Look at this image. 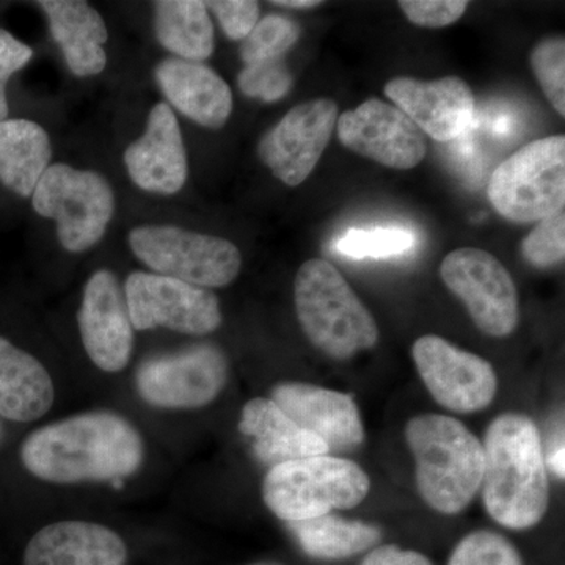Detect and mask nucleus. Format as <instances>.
Wrapping results in <instances>:
<instances>
[{"instance_id":"nucleus-1","label":"nucleus","mask_w":565,"mask_h":565,"mask_svg":"<svg viewBox=\"0 0 565 565\" xmlns=\"http://www.w3.org/2000/svg\"><path fill=\"white\" fill-rule=\"evenodd\" d=\"M25 470L51 484L121 481L145 460L141 434L125 416L87 412L33 430L21 446Z\"/></svg>"},{"instance_id":"nucleus-2","label":"nucleus","mask_w":565,"mask_h":565,"mask_svg":"<svg viewBox=\"0 0 565 565\" xmlns=\"http://www.w3.org/2000/svg\"><path fill=\"white\" fill-rule=\"evenodd\" d=\"M484 504L494 520L511 530H527L544 519L550 503L548 473L541 434L525 415L498 416L487 429Z\"/></svg>"},{"instance_id":"nucleus-3","label":"nucleus","mask_w":565,"mask_h":565,"mask_svg":"<svg viewBox=\"0 0 565 565\" xmlns=\"http://www.w3.org/2000/svg\"><path fill=\"white\" fill-rule=\"evenodd\" d=\"M405 440L415 457L423 500L440 514L462 512L484 475V449L478 437L449 416L419 415L407 423Z\"/></svg>"},{"instance_id":"nucleus-4","label":"nucleus","mask_w":565,"mask_h":565,"mask_svg":"<svg viewBox=\"0 0 565 565\" xmlns=\"http://www.w3.org/2000/svg\"><path fill=\"white\" fill-rule=\"evenodd\" d=\"M294 303L305 337L332 359L349 360L377 344L373 315L326 259L302 264L294 280Z\"/></svg>"},{"instance_id":"nucleus-5","label":"nucleus","mask_w":565,"mask_h":565,"mask_svg":"<svg viewBox=\"0 0 565 565\" xmlns=\"http://www.w3.org/2000/svg\"><path fill=\"white\" fill-rule=\"evenodd\" d=\"M370 487V478L352 460L316 456L270 467L263 482V500L278 519L297 523L333 509L355 508Z\"/></svg>"},{"instance_id":"nucleus-6","label":"nucleus","mask_w":565,"mask_h":565,"mask_svg":"<svg viewBox=\"0 0 565 565\" xmlns=\"http://www.w3.org/2000/svg\"><path fill=\"white\" fill-rule=\"evenodd\" d=\"M505 221L537 223L564 211L565 137L531 141L497 167L487 188Z\"/></svg>"},{"instance_id":"nucleus-7","label":"nucleus","mask_w":565,"mask_h":565,"mask_svg":"<svg viewBox=\"0 0 565 565\" xmlns=\"http://www.w3.org/2000/svg\"><path fill=\"white\" fill-rule=\"evenodd\" d=\"M32 203L40 215L57 222L58 239L73 253L88 250L102 241L115 207L114 192L104 178L65 163L47 167Z\"/></svg>"},{"instance_id":"nucleus-8","label":"nucleus","mask_w":565,"mask_h":565,"mask_svg":"<svg viewBox=\"0 0 565 565\" xmlns=\"http://www.w3.org/2000/svg\"><path fill=\"white\" fill-rule=\"evenodd\" d=\"M129 244L154 274L203 289L228 286L243 266L241 252L230 241L174 226H140Z\"/></svg>"},{"instance_id":"nucleus-9","label":"nucleus","mask_w":565,"mask_h":565,"mask_svg":"<svg viewBox=\"0 0 565 565\" xmlns=\"http://www.w3.org/2000/svg\"><path fill=\"white\" fill-rule=\"evenodd\" d=\"M226 382V356L211 344L152 356L140 364L136 375L141 399L163 411L202 408L217 399Z\"/></svg>"},{"instance_id":"nucleus-10","label":"nucleus","mask_w":565,"mask_h":565,"mask_svg":"<svg viewBox=\"0 0 565 565\" xmlns=\"http://www.w3.org/2000/svg\"><path fill=\"white\" fill-rule=\"evenodd\" d=\"M440 275L482 333L504 338L514 332L520 321L519 291L509 270L492 253L457 248L446 255Z\"/></svg>"},{"instance_id":"nucleus-11","label":"nucleus","mask_w":565,"mask_h":565,"mask_svg":"<svg viewBox=\"0 0 565 565\" xmlns=\"http://www.w3.org/2000/svg\"><path fill=\"white\" fill-rule=\"evenodd\" d=\"M134 330L167 327L185 334H207L222 323L221 303L210 289L159 274L134 273L125 285Z\"/></svg>"},{"instance_id":"nucleus-12","label":"nucleus","mask_w":565,"mask_h":565,"mask_svg":"<svg viewBox=\"0 0 565 565\" xmlns=\"http://www.w3.org/2000/svg\"><path fill=\"white\" fill-rule=\"evenodd\" d=\"M419 377L441 407L475 414L493 403L498 379L492 364L437 334L418 338L412 348Z\"/></svg>"},{"instance_id":"nucleus-13","label":"nucleus","mask_w":565,"mask_h":565,"mask_svg":"<svg viewBox=\"0 0 565 565\" xmlns=\"http://www.w3.org/2000/svg\"><path fill=\"white\" fill-rule=\"evenodd\" d=\"M338 106L316 98L289 110L258 145L259 159L277 180L297 188L308 180L337 128Z\"/></svg>"},{"instance_id":"nucleus-14","label":"nucleus","mask_w":565,"mask_h":565,"mask_svg":"<svg viewBox=\"0 0 565 565\" xmlns=\"http://www.w3.org/2000/svg\"><path fill=\"white\" fill-rule=\"evenodd\" d=\"M343 147L393 170H411L426 156V137L403 110L371 98L337 120Z\"/></svg>"},{"instance_id":"nucleus-15","label":"nucleus","mask_w":565,"mask_h":565,"mask_svg":"<svg viewBox=\"0 0 565 565\" xmlns=\"http://www.w3.org/2000/svg\"><path fill=\"white\" fill-rule=\"evenodd\" d=\"M79 330L85 352L104 373H120L134 349V327L125 289L110 270L93 274L79 310Z\"/></svg>"},{"instance_id":"nucleus-16","label":"nucleus","mask_w":565,"mask_h":565,"mask_svg":"<svg viewBox=\"0 0 565 565\" xmlns=\"http://www.w3.org/2000/svg\"><path fill=\"white\" fill-rule=\"evenodd\" d=\"M384 92L423 134L441 143L459 139L473 121V92L460 77L435 81L396 77L385 85Z\"/></svg>"},{"instance_id":"nucleus-17","label":"nucleus","mask_w":565,"mask_h":565,"mask_svg":"<svg viewBox=\"0 0 565 565\" xmlns=\"http://www.w3.org/2000/svg\"><path fill=\"white\" fill-rule=\"evenodd\" d=\"M278 407L307 433L321 438L329 449H349L363 444L364 427L359 407L348 394L300 382L275 385Z\"/></svg>"},{"instance_id":"nucleus-18","label":"nucleus","mask_w":565,"mask_h":565,"mask_svg":"<svg viewBox=\"0 0 565 565\" xmlns=\"http://www.w3.org/2000/svg\"><path fill=\"white\" fill-rule=\"evenodd\" d=\"M129 177L147 192L173 195L188 180V156L172 107H152L147 131L125 152Z\"/></svg>"},{"instance_id":"nucleus-19","label":"nucleus","mask_w":565,"mask_h":565,"mask_svg":"<svg viewBox=\"0 0 565 565\" xmlns=\"http://www.w3.org/2000/svg\"><path fill=\"white\" fill-rule=\"evenodd\" d=\"M125 541L99 523L66 520L41 527L25 546L24 565H125Z\"/></svg>"},{"instance_id":"nucleus-20","label":"nucleus","mask_w":565,"mask_h":565,"mask_svg":"<svg viewBox=\"0 0 565 565\" xmlns=\"http://www.w3.org/2000/svg\"><path fill=\"white\" fill-rule=\"evenodd\" d=\"M156 79L172 106L204 128L221 129L228 121L232 90L210 66L167 58L156 68Z\"/></svg>"},{"instance_id":"nucleus-21","label":"nucleus","mask_w":565,"mask_h":565,"mask_svg":"<svg viewBox=\"0 0 565 565\" xmlns=\"http://www.w3.org/2000/svg\"><path fill=\"white\" fill-rule=\"evenodd\" d=\"M239 430L252 438L253 451L264 463L278 465L308 457L326 456L329 446L307 433L267 397L244 405Z\"/></svg>"},{"instance_id":"nucleus-22","label":"nucleus","mask_w":565,"mask_h":565,"mask_svg":"<svg viewBox=\"0 0 565 565\" xmlns=\"http://www.w3.org/2000/svg\"><path fill=\"white\" fill-rule=\"evenodd\" d=\"M40 6L70 70L81 77L102 73L107 62L103 47L107 29L102 14L82 0H43Z\"/></svg>"},{"instance_id":"nucleus-23","label":"nucleus","mask_w":565,"mask_h":565,"mask_svg":"<svg viewBox=\"0 0 565 565\" xmlns=\"http://www.w3.org/2000/svg\"><path fill=\"white\" fill-rule=\"evenodd\" d=\"M55 390L50 373L31 355L0 337V416L31 423L54 405Z\"/></svg>"},{"instance_id":"nucleus-24","label":"nucleus","mask_w":565,"mask_h":565,"mask_svg":"<svg viewBox=\"0 0 565 565\" xmlns=\"http://www.w3.org/2000/svg\"><path fill=\"white\" fill-rule=\"evenodd\" d=\"M46 131L29 120L0 122V182L21 196H32L51 161Z\"/></svg>"},{"instance_id":"nucleus-25","label":"nucleus","mask_w":565,"mask_h":565,"mask_svg":"<svg viewBox=\"0 0 565 565\" xmlns=\"http://www.w3.org/2000/svg\"><path fill=\"white\" fill-rule=\"evenodd\" d=\"M156 36L182 61L202 63L214 51V25L206 2L162 0L154 3Z\"/></svg>"},{"instance_id":"nucleus-26","label":"nucleus","mask_w":565,"mask_h":565,"mask_svg":"<svg viewBox=\"0 0 565 565\" xmlns=\"http://www.w3.org/2000/svg\"><path fill=\"white\" fill-rule=\"evenodd\" d=\"M289 525L303 552L318 559H344L359 555L377 545L382 537L379 527L330 514Z\"/></svg>"},{"instance_id":"nucleus-27","label":"nucleus","mask_w":565,"mask_h":565,"mask_svg":"<svg viewBox=\"0 0 565 565\" xmlns=\"http://www.w3.org/2000/svg\"><path fill=\"white\" fill-rule=\"evenodd\" d=\"M300 39V28L296 21L280 14L263 18L248 33L241 46V57L245 65L278 61L282 58Z\"/></svg>"},{"instance_id":"nucleus-28","label":"nucleus","mask_w":565,"mask_h":565,"mask_svg":"<svg viewBox=\"0 0 565 565\" xmlns=\"http://www.w3.org/2000/svg\"><path fill=\"white\" fill-rule=\"evenodd\" d=\"M531 68L542 92L561 117H565V40L563 35L542 40L531 52Z\"/></svg>"},{"instance_id":"nucleus-29","label":"nucleus","mask_w":565,"mask_h":565,"mask_svg":"<svg viewBox=\"0 0 565 565\" xmlns=\"http://www.w3.org/2000/svg\"><path fill=\"white\" fill-rule=\"evenodd\" d=\"M449 565H523L515 546L501 534L476 531L465 535Z\"/></svg>"},{"instance_id":"nucleus-30","label":"nucleus","mask_w":565,"mask_h":565,"mask_svg":"<svg viewBox=\"0 0 565 565\" xmlns=\"http://www.w3.org/2000/svg\"><path fill=\"white\" fill-rule=\"evenodd\" d=\"M414 245V237L403 230H353L338 241L337 248L351 258H384L399 255Z\"/></svg>"},{"instance_id":"nucleus-31","label":"nucleus","mask_w":565,"mask_h":565,"mask_svg":"<svg viewBox=\"0 0 565 565\" xmlns=\"http://www.w3.org/2000/svg\"><path fill=\"white\" fill-rule=\"evenodd\" d=\"M522 253L526 262L539 269L563 263L565 258L564 211L537 222L533 232L523 239Z\"/></svg>"},{"instance_id":"nucleus-32","label":"nucleus","mask_w":565,"mask_h":565,"mask_svg":"<svg viewBox=\"0 0 565 565\" xmlns=\"http://www.w3.org/2000/svg\"><path fill=\"white\" fill-rule=\"evenodd\" d=\"M241 92L248 98L274 103L288 95L292 88V76L282 58L245 65L237 77Z\"/></svg>"},{"instance_id":"nucleus-33","label":"nucleus","mask_w":565,"mask_h":565,"mask_svg":"<svg viewBox=\"0 0 565 565\" xmlns=\"http://www.w3.org/2000/svg\"><path fill=\"white\" fill-rule=\"evenodd\" d=\"M470 3L467 0H401L399 7L407 20L418 28L441 29L463 17Z\"/></svg>"},{"instance_id":"nucleus-34","label":"nucleus","mask_w":565,"mask_h":565,"mask_svg":"<svg viewBox=\"0 0 565 565\" xmlns=\"http://www.w3.org/2000/svg\"><path fill=\"white\" fill-rule=\"evenodd\" d=\"M214 11L223 32L232 40L244 41L259 21V3L252 0H217L206 2Z\"/></svg>"},{"instance_id":"nucleus-35","label":"nucleus","mask_w":565,"mask_h":565,"mask_svg":"<svg viewBox=\"0 0 565 565\" xmlns=\"http://www.w3.org/2000/svg\"><path fill=\"white\" fill-rule=\"evenodd\" d=\"M32 50L28 44L14 39L10 32L0 29V122L9 117V104H7V82L14 73H18L31 62Z\"/></svg>"},{"instance_id":"nucleus-36","label":"nucleus","mask_w":565,"mask_h":565,"mask_svg":"<svg viewBox=\"0 0 565 565\" xmlns=\"http://www.w3.org/2000/svg\"><path fill=\"white\" fill-rule=\"evenodd\" d=\"M362 565H433L422 553L401 550L396 545H384L374 548Z\"/></svg>"},{"instance_id":"nucleus-37","label":"nucleus","mask_w":565,"mask_h":565,"mask_svg":"<svg viewBox=\"0 0 565 565\" xmlns=\"http://www.w3.org/2000/svg\"><path fill=\"white\" fill-rule=\"evenodd\" d=\"M273 3L274 6L292 10H311L322 6V2H319V0H275Z\"/></svg>"},{"instance_id":"nucleus-38","label":"nucleus","mask_w":565,"mask_h":565,"mask_svg":"<svg viewBox=\"0 0 565 565\" xmlns=\"http://www.w3.org/2000/svg\"><path fill=\"white\" fill-rule=\"evenodd\" d=\"M548 463L552 465L553 471L561 478H564V445L556 446L553 455L550 456Z\"/></svg>"},{"instance_id":"nucleus-39","label":"nucleus","mask_w":565,"mask_h":565,"mask_svg":"<svg viewBox=\"0 0 565 565\" xmlns=\"http://www.w3.org/2000/svg\"><path fill=\"white\" fill-rule=\"evenodd\" d=\"M2 437H3V427H2V423H0V441H2Z\"/></svg>"},{"instance_id":"nucleus-40","label":"nucleus","mask_w":565,"mask_h":565,"mask_svg":"<svg viewBox=\"0 0 565 565\" xmlns=\"http://www.w3.org/2000/svg\"><path fill=\"white\" fill-rule=\"evenodd\" d=\"M253 565H275V564H253Z\"/></svg>"}]
</instances>
